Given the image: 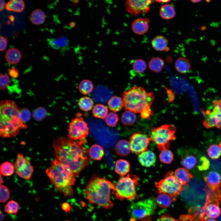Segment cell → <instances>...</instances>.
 <instances>
[{
  "instance_id": "obj_36",
  "label": "cell",
  "mask_w": 221,
  "mask_h": 221,
  "mask_svg": "<svg viewBox=\"0 0 221 221\" xmlns=\"http://www.w3.org/2000/svg\"><path fill=\"white\" fill-rule=\"evenodd\" d=\"M94 86L92 82L88 79H84L81 81L78 85L79 91L84 95H87L92 91Z\"/></svg>"
},
{
  "instance_id": "obj_5",
  "label": "cell",
  "mask_w": 221,
  "mask_h": 221,
  "mask_svg": "<svg viewBox=\"0 0 221 221\" xmlns=\"http://www.w3.org/2000/svg\"><path fill=\"white\" fill-rule=\"evenodd\" d=\"M123 107L126 110L140 113L147 107H150L154 99L152 92H148L143 87L134 86L123 92Z\"/></svg>"
},
{
  "instance_id": "obj_16",
  "label": "cell",
  "mask_w": 221,
  "mask_h": 221,
  "mask_svg": "<svg viewBox=\"0 0 221 221\" xmlns=\"http://www.w3.org/2000/svg\"><path fill=\"white\" fill-rule=\"evenodd\" d=\"M149 22L150 19L148 18L136 19L132 23V30L137 34L143 35L148 31Z\"/></svg>"
},
{
  "instance_id": "obj_42",
  "label": "cell",
  "mask_w": 221,
  "mask_h": 221,
  "mask_svg": "<svg viewBox=\"0 0 221 221\" xmlns=\"http://www.w3.org/2000/svg\"><path fill=\"white\" fill-rule=\"evenodd\" d=\"M134 70L137 73H143L146 69L147 65L145 61L142 59H137L133 62L132 64Z\"/></svg>"
},
{
  "instance_id": "obj_23",
  "label": "cell",
  "mask_w": 221,
  "mask_h": 221,
  "mask_svg": "<svg viewBox=\"0 0 221 221\" xmlns=\"http://www.w3.org/2000/svg\"><path fill=\"white\" fill-rule=\"evenodd\" d=\"M175 67L178 72L180 73L184 74L189 71L191 68V64L187 59L180 57L176 60Z\"/></svg>"
},
{
  "instance_id": "obj_28",
  "label": "cell",
  "mask_w": 221,
  "mask_h": 221,
  "mask_svg": "<svg viewBox=\"0 0 221 221\" xmlns=\"http://www.w3.org/2000/svg\"><path fill=\"white\" fill-rule=\"evenodd\" d=\"M107 103L110 110L113 112H118L123 107L122 99L117 96L112 97L108 100Z\"/></svg>"
},
{
  "instance_id": "obj_19",
  "label": "cell",
  "mask_w": 221,
  "mask_h": 221,
  "mask_svg": "<svg viewBox=\"0 0 221 221\" xmlns=\"http://www.w3.org/2000/svg\"><path fill=\"white\" fill-rule=\"evenodd\" d=\"M151 43L153 48L157 51L168 52L169 50L168 41L163 36H156L152 39Z\"/></svg>"
},
{
  "instance_id": "obj_14",
  "label": "cell",
  "mask_w": 221,
  "mask_h": 221,
  "mask_svg": "<svg viewBox=\"0 0 221 221\" xmlns=\"http://www.w3.org/2000/svg\"><path fill=\"white\" fill-rule=\"evenodd\" d=\"M207 185L214 191L221 192V176L216 171L208 173L204 177Z\"/></svg>"
},
{
  "instance_id": "obj_31",
  "label": "cell",
  "mask_w": 221,
  "mask_h": 221,
  "mask_svg": "<svg viewBox=\"0 0 221 221\" xmlns=\"http://www.w3.org/2000/svg\"><path fill=\"white\" fill-rule=\"evenodd\" d=\"M89 156L95 160H99L104 154L103 148L100 145L94 144L92 145L88 150Z\"/></svg>"
},
{
  "instance_id": "obj_4",
  "label": "cell",
  "mask_w": 221,
  "mask_h": 221,
  "mask_svg": "<svg viewBox=\"0 0 221 221\" xmlns=\"http://www.w3.org/2000/svg\"><path fill=\"white\" fill-rule=\"evenodd\" d=\"M19 110L13 103L3 104L0 107V135L2 138L16 136L21 129L27 127L18 117Z\"/></svg>"
},
{
  "instance_id": "obj_57",
  "label": "cell",
  "mask_w": 221,
  "mask_h": 221,
  "mask_svg": "<svg viewBox=\"0 0 221 221\" xmlns=\"http://www.w3.org/2000/svg\"><path fill=\"white\" fill-rule=\"evenodd\" d=\"M0 221H2L4 219V215L1 210H0Z\"/></svg>"
},
{
  "instance_id": "obj_33",
  "label": "cell",
  "mask_w": 221,
  "mask_h": 221,
  "mask_svg": "<svg viewBox=\"0 0 221 221\" xmlns=\"http://www.w3.org/2000/svg\"><path fill=\"white\" fill-rule=\"evenodd\" d=\"M46 15L41 10L37 9L33 11L30 15L31 22L34 25H39L43 23L45 20Z\"/></svg>"
},
{
  "instance_id": "obj_53",
  "label": "cell",
  "mask_w": 221,
  "mask_h": 221,
  "mask_svg": "<svg viewBox=\"0 0 221 221\" xmlns=\"http://www.w3.org/2000/svg\"><path fill=\"white\" fill-rule=\"evenodd\" d=\"M158 221H178L168 214H165L162 215L158 219Z\"/></svg>"
},
{
  "instance_id": "obj_43",
  "label": "cell",
  "mask_w": 221,
  "mask_h": 221,
  "mask_svg": "<svg viewBox=\"0 0 221 221\" xmlns=\"http://www.w3.org/2000/svg\"><path fill=\"white\" fill-rule=\"evenodd\" d=\"M107 125L109 126L114 127L117 124L119 118L118 115L114 112L108 113L104 119Z\"/></svg>"
},
{
  "instance_id": "obj_18",
  "label": "cell",
  "mask_w": 221,
  "mask_h": 221,
  "mask_svg": "<svg viewBox=\"0 0 221 221\" xmlns=\"http://www.w3.org/2000/svg\"><path fill=\"white\" fill-rule=\"evenodd\" d=\"M212 111L208 110L209 115L215 123V127L221 129V99L215 100L213 103Z\"/></svg>"
},
{
  "instance_id": "obj_38",
  "label": "cell",
  "mask_w": 221,
  "mask_h": 221,
  "mask_svg": "<svg viewBox=\"0 0 221 221\" xmlns=\"http://www.w3.org/2000/svg\"><path fill=\"white\" fill-rule=\"evenodd\" d=\"M14 165L8 161L3 163L0 166L1 174L5 176H10L14 173Z\"/></svg>"
},
{
  "instance_id": "obj_30",
  "label": "cell",
  "mask_w": 221,
  "mask_h": 221,
  "mask_svg": "<svg viewBox=\"0 0 221 221\" xmlns=\"http://www.w3.org/2000/svg\"><path fill=\"white\" fill-rule=\"evenodd\" d=\"M25 7V3L22 0H11L6 4V9L9 11L21 12L23 10Z\"/></svg>"
},
{
  "instance_id": "obj_17",
  "label": "cell",
  "mask_w": 221,
  "mask_h": 221,
  "mask_svg": "<svg viewBox=\"0 0 221 221\" xmlns=\"http://www.w3.org/2000/svg\"><path fill=\"white\" fill-rule=\"evenodd\" d=\"M138 159L141 165L143 166L149 167L155 163L156 156L152 151L146 150L139 154Z\"/></svg>"
},
{
  "instance_id": "obj_21",
  "label": "cell",
  "mask_w": 221,
  "mask_h": 221,
  "mask_svg": "<svg viewBox=\"0 0 221 221\" xmlns=\"http://www.w3.org/2000/svg\"><path fill=\"white\" fill-rule=\"evenodd\" d=\"M174 175L183 185H185L193 177L191 172L186 169L179 168L176 170Z\"/></svg>"
},
{
  "instance_id": "obj_59",
  "label": "cell",
  "mask_w": 221,
  "mask_h": 221,
  "mask_svg": "<svg viewBox=\"0 0 221 221\" xmlns=\"http://www.w3.org/2000/svg\"><path fill=\"white\" fill-rule=\"evenodd\" d=\"M191 2H192L194 3H199V2H200L201 1V0H191Z\"/></svg>"
},
{
  "instance_id": "obj_51",
  "label": "cell",
  "mask_w": 221,
  "mask_h": 221,
  "mask_svg": "<svg viewBox=\"0 0 221 221\" xmlns=\"http://www.w3.org/2000/svg\"><path fill=\"white\" fill-rule=\"evenodd\" d=\"M7 39L2 36L0 37V50L1 51L4 50L6 48L7 45Z\"/></svg>"
},
{
  "instance_id": "obj_62",
  "label": "cell",
  "mask_w": 221,
  "mask_h": 221,
  "mask_svg": "<svg viewBox=\"0 0 221 221\" xmlns=\"http://www.w3.org/2000/svg\"><path fill=\"white\" fill-rule=\"evenodd\" d=\"M219 145L221 148V141L219 142Z\"/></svg>"
},
{
  "instance_id": "obj_35",
  "label": "cell",
  "mask_w": 221,
  "mask_h": 221,
  "mask_svg": "<svg viewBox=\"0 0 221 221\" xmlns=\"http://www.w3.org/2000/svg\"><path fill=\"white\" fill-rule=\"evenodd\" d=\"M137 117L135 113L129 110L125 111L121 117V121L125 126H129L133 125L135 122Z\"/></svg>"
},
{
  "instance_id": "obj_61",
  "label": "cell",
  "mask_w": 221,
  "mask_h": 221,
  "mask_svg": "<svg viewBox=\"0 0 221 221\" xmlns=\"http://www.w3.org/2000/svg\"><path fill=\"white\" fill-rule=\"evenodd\" d=\"M0 178H1L0 184H1V185L3 183L4 181H3V179L2 178V176H1H1H0Z\"/></svg>"
},
{
  "instance_id": "obj_39",
  "label": "cell",
  "mask_w": 221,
  "mask_h": 221,
  "mask_svg": "<svg viewBox=\"0 0 221 221\" xmlns=\"http://www.w3.org/2000/svg\"><path fill=\"white\" fill-rule=\"evenodd\" d=\"M49 44L55 49H59L60 48L66 47L68 42L65 37H62L57 39H52L48 41Z\"/></svg>"
},
{
  "instance_id": "obj_40",
  "label": "cell",
  "mask_w": 221,
  "mask_h": 221,
  "mask_svg": "<svg viewBox=\"0 0 221 221\" xmlns=\"http://www.w3.org/2000/svg\"><path fill=\"white\" fill-rule=\"evenodd\" d=\"M160 160L162 162L166 164L171 163L174 159V155L170 150L165 149L161 150L159 155Z\"/></svg>"
},
{
  "instance_id": "obj_8",
  "label": "cell",
  "mask_w": 221,
  "mask_h": 221,
  "mask_svg": "<svg viewBox=\"0 0 221 221\" xmlns=\"http://www.w3.org/2000/svg\"><path fill=\"white\" fill-rule=\"evenodd\" d=\"M157 193H165L176 199L183 189V185L176 178L172 171L168 172L163 179L155 184Z\"/></svg>"
},
{
  "instance_id": "obj_25",
  "label": "cell",
  "mask_w": 221,
  "mask_h": 221,
  "mask_svg": "<svg viewBox=\"0 0 221 221\" xmlns=\"http://www.w3.org/2000/svg\"><path fill=\"white\" fill-rule=\"evenodd\" d=\"M130 165L128 161L124 159H119L115 163V171L121 176L126 174L130 171Z\"/></svg>"
},
{
  "instance_id": "obj_41",
  "label": "cell",
  "mask_w": 221,
  "mask_h": 221,
  "mask_svg": "<svg viewBox=\"0 0 221 221\" xmlns=\"http://www.w3.org/2000/svg\"><path fill=\"white\" fill-rule=\"evenodd\" d=\"M207 152L208 156L213 160L217 159L221 156V148L216 144L211 145Z\"/></svg>"
},
{
  "instance_id": "obj_6",
  "label": "cell",
  "mask_w": 221,
  "mask_h": 221,
  "mask_svg": "<svg viewBox=\"0 0 221 221\" xmlns=\"http://www.w3.org/2000/svg\"><path fill=\"white\" fill-rule=\"evenodd\" d=\"M138 182L136 175L128 174L121 176L114 185L112 193L115 198L119 200H133L138 197L136 190Z\"/></svg>"
},
{
  "instance_id": "obj_32",
  "label": "cell",
  "mask_w": 221,
  "mask_h": 221,
  "mask_svg": "<svg viewBox=\"0 0 221 221\" xmlns=\"http://www.w3.org/2000/svg\"><path fill=\"white\" fill-rule=\"evenodd\" d=\"M164 65V60L158 57H153L149 61L148 63L150 69L155 72H159L162 70Z\"/></svg>"
},
{
  "instance_id": "obj_63",
  "label": "cell",
  "mask_w": 221,
  "mask_h": 221,
  "mask_svg": "<svg viewBox=\"0 0 221 221\" xmlns=\"http://www.w3.org/2000/svg\"><path fill=\"white\" fill-rule=\"evenodd\" d=\"M65 221H69V220H65Z\"/></svg>"
},
{
  "instance_id": "obj_52",
  "label": "cell",
  "mask_w": 221,
  "mask_h": 221,
  "mask_svg": "<svg viewBox=\"0 0 221 221\" xmlns=\"http://www.w3.org/2000/svg\"><path fill=\"white\" fill-rule=\"evenodd\" d=\"M10 76L14 78H17L19 76V72L18 69L13 67L8 70Z\"/></svg>"
},
{
  "instance_id": "obj_7",
  "label": "cell",
  "mask_w": 221,
  "mask_h": 221,
  "mask_svg": "<svg viewBox=\"0 0 221 221\" xmlns=\"http://www.w3.org/2000/svg\"><path fill=\"white\" fill-rule=\"evenodd\" d=\"M176 127L172 124L164 125L157 128H152L150 133L151 141L155 142L158 149H167L170 142L176 138Z\"/></svg>"
},
{
  "instance_id": "obj_44",
  "label": "cell",
  "mask_w": 221,
  "mask_h": 221,
  "mask_svg": "<svg viewBox=\"0 0 221 221\" xmlns=\"http://www.w3.org/2000/svg\"><path fill=\"white\" fill-rule=\"evenodd\" d=\"M19 206L17 202L14 200H11L5 205L4 210L8 214H16L19 210Z\"/></svg>"
},
{
  "instance_id": "obj_47",
  "label": "cell",
  "mask_w": 221,
  "mask_h": 221,
  "mask_svg": "<svg viewBox=\"0 0 221 221\" xmlns=\"http://www.w3.org/2000/svg\"><path fill=\"white\" fill-rule=\"evenodd\" d=\"M0 201L4 203L10 197V192L9 188L6 186L1 184L0 187Z\"/></svg>"
},
{
  "instance_id": "obj_60",
  "label": "cell",
  "mask_w": 221,
  "mask_h": 221,
  "mask_svg": "<svg viewBox=\"0 0 221 221\" xmlns=\"http://www.w3.org/2000/svg\"><path fill=\"white\" fill-rule=\"evenodd\" d=\"M205 221H217L216 220L212 219H206Z\"/></svg>"
},
{
  "instance_id": "obj_2",
  "label": "cell",
  "mask_w": 221,
  "mask_h": 221,
  "mask_svg": "<svg viewBox=\"0 0 221 221\" xmlns=\"http://www.w3.org/2000/svg\"><path fill=\"white\" fill-rule=\"evenodd\" d=\"M114 187L110 181L104 178L93 177L86 185V198L91 204L110 209L113 206L111 200V192Z\"/></svg>"
},
{
  "instance_id": "obj_29",
  "label": "cell",
  "mask_w": 221,
  "mask_h": 221,
  "mask_svg": "<svg viewBox=\"0 0 221 221\" xmlns=\"http://www.w3.org/2000/svg\"><path fill=\"white\" fill-rule=\"evenodd\" d=\"M176 199L165 193L160 194L156 199L157 204L160 207L166 208L169 207L172 203L175 201Z\"/></svg>"
},
{
  "instance_id": "obj_13",
  "label": "cell",
  "mask_w": 221,
  "mask_h": 221,
  "mask_svg": "<svg viewBox=\"0 0 221 221\" xmlns=\"http://www.w3.org/2000/svg\"><path fill=\"white\" fill-rule=\"evenodd\" d=\"M153 1L131 0L127 1L125 7L127 11L131 15L137 16L146 13L150 10V6Z\"/></svg>"
},
{
  "instance_id": "obj_11",
  "label": "cell",
  "mask_w": 221,
  "mask_h": 221,
  "mask_svg": "<svg viewBox=\"0 0 221 221\" xmlns=\"http://www.w3.org/2000/svg\"><path fill=\"white\" fill-rule=\"evenodd\" d=\"M14 165L15 173L19 177L25 180L30 179L33 172V167L22 154H17Z\"/></svg>"
},
{
  "instance_id": "obj_45",
  "label": "cell",
  "mask_w": 221,
  "mask_h": 221,
  "mask_svg": "<svg viewBox=\"0 0 221 221\" xmlns=\"http://www.w3.org/2000/svg\"><path fill=\"white\" fill-rule=\"evenodd\" d=\"M47 114V112L45 108L42 107H39L34 110L33 116L35 120L41 121L45 118Z\"/></svg>"
},
{
  "instance_id": "obj_49",
  "label": "cell",
  "mask_w": 221,
  "mask_h": 221,
  "mask_svg": "<svg viewBox=\"0 0 221 221\" xmlns=\"http://www.w3.org/2000/svg\"><path fill=\"white\" fill-rule=\"evenodd\" d=\"M10 82L9 77L6 74H1L0 76V88L3 90L6 89Z\"/></svg>"
},
{
  "instance_id": "obj_1",
  "label": "cell",
  "mask_w": 221,
  "mask_h": 221,
  "mask_svg": "<svg viewBox=\"0 0 221 221\" xmlns=\"http://www.w3.org/2000/svg\"><path fill=\"white\" fill-rule=\"evenodd\" d=\"M83 143L61 137L56 138L52 143L56 159L68 168L76 176L90 161L88 151Z\"/></svg>"
},
{
  "instance_id": "obj_50",
  "label": "cell",
  "mask_w": 221,
  "mask_h": 221,
  "mask_svg": "<svg viewBox=\"0 0 221 221\" xmlns=\"http://www.w3.org/2000/svg\"><path fill=\"white\" fill-rule=\"evenodd\" d=\"M140 113L141 117L144 119L150 118L151 116L153 114V111L150 109V107H147L145 108Z\"/></svg>"
},
{
  "instance_id": "obj_3",
  "label": "cell",
  "mask_w": 221,
  "mask_h": 221,
  "mask_svg": "<svg viewBox=\"0 0 221 221\" xmlns=\"http://www.w3.org/2000/svg\"><path fill=\"white\" fill-rule=\"evenodd\" d=\"M46 173L55 188L64 196L73 195L72 186L76 176L68 168L55 158L46 169Z\"/></svg>"
},
{
  "instance_id": "obj_37",
  "label": "cell",
  "mask_w": 221,
  "mask_h": 221,
  "mask_svg": "<svg viewBox=\"0 0 221 221\" xmlns=\"http://www.w3.org/2000/svg\"><path fill=\"white\" fill-rule=\"evenodd\" d=\"M78 104L79 108L81 110L88 111L90 110L93 108L94 102L91 98L84 96L79 99Z\"/></svg>"
},
{
  "instance_id": "obj_15",
  "label": "cell",
  "mask_w": 221,
  "mask_h": 221,
  "mask_svg": "<svg viewBox=\"0 0 221 221\" xmlns=\"http://www.w3.org/2000/svg\"><path fill=\"white\" fill-rule=\"evenodd\" d=\"M203 207H194L189 210L187 215L181 216L184 221H205L206 217Z\"/></svg>"
},
{
  "instance_id": "obj_34",
  "label": "cell",
  "mask_w": 221,
  "mask_h": 221,
  "mask_svg": "<svg viewBox=\"0 0 221 221\" xmlns=\"http://www.w3.org/2000/svg\"><path fill=\"white\" fill-rule=\"evenodd\" d=\"M108 109L104 105L97 104L93 108L92 112L95 117L104 119L108 114Z\"/></svg>"
},
{
  "instance_id": "obj_20",
  "label": "cell",
  "mask_w": 221,
  "mask_h": 221,
  "mask_svg": "<svg viewBox=\"0 0 221 221\" xmlns=\"http://www.w3.org/2000/svg\"><path fill=\"white\" fill-rule=\"evenodd\" d=\"M219 205L214 203H205L203 207L205 215L212 218L218 217L221 214V210Z\"/></svg>"
},
{
  "instance_id": "obj_22",
  "label": "cell",
  "mask_w": 221,
  "mask_h": 221,
  "mask_svg": "<svg viewBox=\"0 0 221 221\" xmlns=\"http://www.w3.org/2000/svg\"><path fill=\"white\" fill-rule=\"evenodd\" d=\"M198 159L194 154L187 153L182 157L181 162L182 165L188 170H191L197 165Z\"/></svg>"
},
{
  "instance_id": "obj_12",
  "label": "cell",
  "mask_w": 221,
  "mask_h": 221,
  "mask_svg": "<svg viewBox=\"0 0 221 221\" xmlns=\"http://www.w3.org/2000/svg\"><path fill=\"white\" fill-rule=\"evenodd\" d=\"M151 141L150 138L141 133L134 134L130 138L131 152L138 154L146 150Z\"/></svg>"
},
{
  "instance_id": "obj_54",
  "label": "cell",
  "mask_w": 221,
  "mask_h": 221,
  "mask_svg": "<svg viewBox=\"0 0 221 221\" xmlns=\"http://www.w3.org/2000/svg\"><path fill=\"white\" fill-rule=\"evenodd\" d=\"M61 207L62 209L66 212L68 213L70 211L71 207L68 203L65 202L63 203Z\"/></svg>"
},
{
  "instance_id": "obj_9",
  "label": "cell",
  "mask_w": 221,
  "mask_h": 221,
  "mask_svg": "<svg viewBox=\"0 0 221 221\" xmlns=\"http://www.w3.org/2000/svg\"><path fill=\"white\" fill-rule=\"evenodd\" d=\"M156 204V200L153 197L132 204L129 209L132 221L142 219L154 214Z\"/></svg>"
},
{
  "instance_id": "obj_24",
  "label": "cell",
  "mask_w": 221,
  "mask_h": 221,
  "mask_svg": "<svg viewBox=\"0 0 221 221\" xmlns=\"http://www.w3.org/2000/svg\"><path fill=\"white\" fill-rule=\"evenodd\" d=\"M21 57L20 52L18 49L14 48H10L6 52L5 58L7 61L11 64L18 63Z\"/></svg>"
},
{
  "instance_id": "obj_26",
  "label": "cell",
  "mask_w": 221,
  "mask_h": 221,
  "mask_svg": "<svg viewBox=\"0 0 221 221\" xmlns=\"http://www.w3.org/2000/svg\"><path fill=\"white\" fill-rule=\"evenodd\" d=\"M116 153L121 156L128 155L131 151L130 142L125 140H119L115 147Z\"/></svg>"
},
{
  "instance_id": "obj_46",
  "label": "cell",
  "mask_w": 221,
  "mask_h": 221,
  "mask_svg": "<svg viewBox=\"0 0 221 221\" xmlns=\"http://www.w3.org/2000/svg\"><path fill=\"white\" fill-rule=\"evenodd\" d=\"M210 166V161L206 157L202 156L200 158L197 166L199 170L206 171L209 169Z\"/></svg>"
},
{
  "instance_id": "obj_55",
  "label": "cell",
  "mask_w": 221,
  "mask_h": 221,
  "mask_svg": "<svg viewBox=\"0 0 221 221\" xmlns=\"http://www.w3.org/2000/svg\"><path fill=\"white\" fill-rule=\"evenodd\" d=\"M166 89L169 98V102H172L174 99V94L170 90L168 89L167 88H166Z\"/></svg>"
},
{
  "instance_id": "obj_56",
  "label": "cell",
  "mask_w": 221,
  "mask_h": 221,
  "mask_svg": "<svg viewBox=\"0 0 221 221\" xmlns=\"http://www.w3.org/2000/svg\"><path fill=\"white\" fill-rule=\"evenodd\" d=\"M5 3L4 1L3 0H0V10L2 11L3 9L5 7Z\"/></svg>"
},
{
  "instance_id": "obj_10",
  "label": "cell",
  "mask_w": 221,
  "mask_h": 221,
  "mask_svg": "<svg viewBox=\"0 0 221 221\" xmlns=\"http://www.w3.org/2000/svg\"><path fill=\"white\" fill-rule=\"evenodd\" d=\"M68 137L71 140L86 142V138L89 134V128L80 113H77L69 125Z\"/></svg>"
},
{
  "instance_id": "obj_27",
  "label": "cell",
  "mask_w": 221,
  "mask_h": 221,
  "mask_svg": "<svg viewBox=\"0 0 221 221\" xmlns=\"http://www.w3.org/2000/svg\"><path fill=\"white\" fill-rule=\"evenodd\" d=\"M161 17L165 20L171 19L174 17L176 12L173 7L169 4L162 5L159 11Z\"/></svg>"
},
{
  "instance_id": "obj_48",
  "label": "cell",
  "mask_w": 221,
  "mask_h": 221,
  "mask_svg": "<svg viewBox=\"0 0 221 221\" xmlns=\"http://www.w3.org/2000/svg\"><path fill=\"white\" fill-rule=\"evenodd\" d=\"M31 113L27 108H24L19 110L18 117L23 122H27L30 118Z\"/></svg>"
},
{
  "instance_id": "obj_58",
  "label": "cell",
  "mask_w": 221,
  "mask_h": 221,
  "mask_svg": "<svg viewBox=\"0 0 221 221\" xmlns=\"http://www.w3.org/2000/svg\"><path fill=\"white\" fill-rule=\"evenodd\" d=\"M157 1V2H162L165 3V2H169L170 1H169V0H165V1H164V0H162V1H161V0H160H160H158V1Z\"/></svg>"
}]
</instances>
